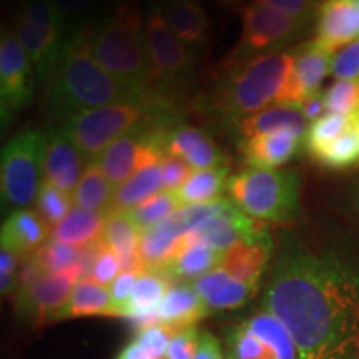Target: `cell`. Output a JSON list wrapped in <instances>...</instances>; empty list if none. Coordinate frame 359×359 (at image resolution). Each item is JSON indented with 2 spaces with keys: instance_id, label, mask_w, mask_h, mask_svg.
Returning a JSON list of instances; mask_svg holds the SVG:
<instances>
[{
  "instance_id": "cell-13",
  "label": "cell",
  "mask_w": 359,
  "mask_h": 359,
  "mask_svg": "<svg viewBox=\"0 0 359 359\" xmlns=\"http://www.w3.org/2000/svg\"><path fill=\"white\" fill-rule=\"evenodd\" d=\"M196 240L212 246L218 251H226L236 243H253L269 236L266 228L262 223L255 222L250 215L240 210L228 200V203L218 215L201 224L196 231H193Z\"/></svg>"
},
{
  "instance_id": "cell-46",
  "label": "cell",
  "mask_w": 359,
  "mask_h": 359,
  "mask_svg": "<svg viewBox=\"0 0 359 359\" xmlns=\"http://www.w3.org/2000/svg\"><path fill=\"white\" fill-rule=\"evenodd\" d=\"M263 2L288 13L308 29L314 17H316V11L323 0H263Z\"/></svg>"
},
{
  "instance_id": "cell-41",
  "label": "cell",
  "mask_w": 359,
  "mask_h": 359,
  "mask_svg": "<svg viewBox=\"0 0 359 359\" xmlns=\"http://www.w3.org/2000/svg\"><path fill=\"white\" fill-rule=\"evenodd\" d=\"M173 327L155 323V325L142 327L137 336V343L151 359H167V353L175 334Z\"/></svg>"
},
{
  "instance_id": "cell-39",
  "label": "cell",
  "mask_w": 359,
  "mask_h": 359,
  "mask_svg": "<svg viewBox=\"0 0 359 359\" xmlns=\"http://www.w3.org/2000/svg\"><path fill=\"white\" fill-rule=\"evenodd\" d=\"M72 203L74 196L69 193L62 191L48 182L42 183L37 196V213L52 230L70 213Z\"/></svg>"
},
{
  "instance_id": "cell-42",
  "label": "cell",
  "mask_w": 359,
  "mask_h": 359,
  "mask_svg": "<svg viewBox=\"0 0 359 359\" xmlns=\"http://www.w3.org/2000/svg\"><path fill=\"white\" fill-rule=\"evenodd\" d=\"M120 273H122V264H120L118 257L102 240L100 250H98L95 262H93L92 269H90L88 278L102 286H111V283L116 280Z\"/></svg>"
},
{
  "instance_id": "cell-54",
  "label": "cell",
  "mask_w": 359,
  "mask_h": 359,
  "mask_svg": "<svg viewBox=\"0 0 359 359\" xmlns=\"http://www.w3.org/2000/svg\"><path fill=\"white\" fill-rule=\"evenodd\" d=\"M238 2H246V0H238Z\"/></svg>"
},
{
  "instance_id": "cell-1",
  "label": "cell",
  "mask_w": 359,
  "mask_h": 359,
  "mask_svg": "<svg viewBox=\"0 0 359 359\" xmlns=\"http://www.w3.org/2000/svg\"><path fill=\"white\" fill-rule=\"evenodd\" d=\"M298 359H359V269L333 255L285 250L263 296Z\"/></svg>"
},
{
  "instance_id": "cell-52",
  "label": "cell",
  "mask_w": 359,
  "mask_h": 359,
  "mask_svg": "<svg viewBox=\"0 0 359 359\" xmlns=\"http://www.w3.org/2000/svg\"><path fill=\"white\" fill-rule=\"evenodd\" d=\"M118 359H151L148 354L140 348V344L137 341H133L132 344H128L127 348L123 349L122 354H120Z\"/></svg>"
},
{
  "instance_id": "cell-40",
  "label": "cell",
  "mask_w": 359,
  "mask_h": 359,
  "mask_svg": "<svg viewBox=\"0 0 359 359\" xmlns=\"http://www.w3.org/2000/svg\"><path fill=\"white\" fill-rule=\"evenodd\" d=\"M326 114L359 115V80H336L325 92Z\"/></svg>"
},
{
  "instance_id": "cell-8",
  "label": "cell",
  "mask_w": 359,
  "mask_h": 359,
  "mask_svg": "<svg viewBox=\"0 0 359 359\" xmlns=\"http://www.w3.org/2000/svg\"><path fill=\"white\" fill-rule=\"evenodd\" d=\"M240 13L243 22L240 40L224 60V67L264 53L281 52L280 48L286 47L306 30V27L288 13L268 6L263 0H253L248 6L241 7Z\"/></svg>"
},
{
  "instance_id": "cell-19",
  "label": "cell",
  "mask_w": 359,
  "mask_h": 359,
  "mask_svg": "<svg viewBox=\"0 0 359 359\" xmlns=\"http://www.w3.org/2000/svg\"><path fill=\"white\" fill-rule=\"evenodd\" d=\"M160 7L180 42L191 53L203 50L210 39V20L200 0H163Z\"/></svg>"
},
{
  "instance_id": "cell-21",
  "label": "cell",
  "mask_w": 359,
  "mask_h": 359,
  "mask_svg": "<svg viewBox=\"0 0 359 359\" xmlns=\"http://www.w3.org/2000/svg\"><path fill=\"white\" fill-rule=\"evenodd\" d=\"M50 226L32 210H17L2 224V248L15 251L22 258L32 257L43 243L50 240Z\"/></svg>"
},
{
  "instance_id": "cell-44",
  "label": "cell",
  "mask_w": 359,
  "mask_h": 359,
  "mask_svg": "<svg viewBox=\"0 0 359 359\" xmlns=\"http://www.w3.org/2000/svg\"><path fill=\"white\" fill-rule=\"evenodd\" d=\"M200 334L201 333L196 326L175 331L167 353V359H195L196 351H198Z\"/></svg>"
},
{
  "instance_id": "cell-15",
  "label": "cell",
  "mask_w": 359,
  "mask_h": 359,
  "mask_svg": "<svg viewBox=\"0 0 359 359\" xmlns=\"http://www.w3.org/2000/svg\"><path fill=\"white\" fill-rule=\"evenodd\" d=\"M85 156L64 130H55L47 137L43 156V182L52 183L74 196L85 172Z\"/></svg>"
},
{
  "instance_id": "cell-31",
  "label": "cell",
  "mask_w": 359,
  "mask_h": 359,
  "mask_svg": "<svg viewBox=\"0 0 359 359\" xmlns=\"http://www.w3.org/2000/svg\"><path fill=\"white\" fill-rule=\"evenodd\" d=\"M293 75L299 82V85H302L304 95L309 98L314 93L321 92V83L326 79V75L331 72L334 55L320 47L316 43V40L303 43L302 47L293 50Z\"/></svg>"
},
{
  "instance_id": "cell-11",
  "label": "cell",
  "mask_w": 359,
  "mask_h": 359,
  "mask_svg": "<svg viewBox=\"0 0 359 359\" xmlns=\"http://www.w3.org/2000/svg\"><path fill=\"white\" fill-rule=\"evenodd\" d=\"M32 67L17 35L4 30L0 39V115L4 125L34 95Z\"/></svg>"
},
{
  "instance_id": "cell-10",
  "label": "cell",
  "mask_w": 359,
  "mask_h": 359,
  "mask_svg": "<svg viewBox=\"0 0 359 359\" xmlns=\"http://www.w3.org/2000/svg\"><path fill=\"white\" fill-rule=\"evenodd\" d=\"M145 42L150 85H180L193 70L191 52L172 32L158 4L151 6L145 20Z\"/></svg>"
},
{
  "instance_id": "cell-23",
  "label": "cell",
  "mask_w": 359,
  "mask_h": 359,
  "mask_svg": "<svg viewBox=\"0 0 359 359\" xmlns=\"http://www.w3.org/2000/svg\"><path fill=\"white\" fill-rule=\"evenodd\" d=\"M212 313L206 306L203 298L190 283H177L170 286L167 294L158 306V323L173 330L196 326Z\"/></svg>"
},
{
  "instance_id": "cell-36",
  "label": "cell",
  "mask_w": 359,
  "mask_h": 359,
  "mask_svg": "<svg viewBox=\"0 0 359 359\" xmlns=\"http://www.w3.org/2000/svg\"><path fill=\"white\" fill-rule=\"evenodd\" d=\"M359 122V115L344 116V115H331L326 114L316 122L309 125L306 135H304V147H306L308 155L318 148L327 145L330 142L336 140L349 128Z\"/></svg>"
},
{
  "instance_id": "cell-18",
  "label": "cell",
  "mask_w": 359,
  "mask_h": 359,
  "mask_svg": "<svg viewBox=\"0 0 359 359\" xmlns=\"http://www.w3.org/2000/svg\"><path fill=\"white\" fill-rule=\"evenodd\" d=\"M165 151L182 156L195 170H208L224 165V155L212 137L203 130L178 125L165 138Z\"/></svg>"
},
{
  "instance_id": "cell-14",
  "label": "cell",
  "mask_w": 359,
  "mask_h": 359,
  "mask_svg": "<svg viewBox=\"0 0 359 359\" xmlns=\"http://www.w3.org/2000/svg\"><path fill=\"white\" fill-rule=\"evenodd\" d=\"M316 43L330 53L359 39L358 0H323L314 17Z\"/></svg>"
},
{
  "instance_id": "cell-29",
  "label": "cell",
  "mask_w": 359,
  "mask_h": 359,
  "mask_svg": "<svg viewBox=\"0 0 359 359\" xmlns=\"http://www.w3.org/2000/svg\"><path fill=\"white\" fill-rule=\"evenodd\" d=\"M109 215L110 213L107 212H88V210L75 206L53 228L50 238L62 243L77 246V248H85L100 240Z\"/></svg>"
},
{
  "instance_id": "cell-28",
  "label": "cell",
  "mask_w": 359,
  "mask_h": 359,
  "mask_svg": "<svg viewBox=\"0 0 359 359\" xmlns=\"http://www.w3.org/2000/svg\"><path fill=\"white\" fill-rule=\"evenodd\" d=\"M161 190H165L161 161L160 163H148L122 185L115 187L110 213L130 212Z\"/></svg>"
},
{
  "instance_id": "cell-12",
  "label": "cell",
  "mask_w": 359,
  "mask_h": 359,
  "mask_svg": "<svg viewBox=\"0 0 359 359\" xmlns=\"http://www.w3.org/2000/svg\"><path fill=\"white\" fill-rule=\"evenodd\" d=\"M80 280H83L82 264L64 273L42 275L30 286L17 291L19 309L34 321L45 323L47 320H55Z\"/></svg>"
},
{
  "instance_id": "cell-27",
  "label": "cell",
  "mask_w": 359,
  "mask_h": 359,
  "mask_svg": "<svg viewBox=\"0 0 359 359\" xmlns=\"http://www.w3.org/2000/svg\"><path fill=\"white\" fill-rule=\"evenodd\" d=\"M308 128L309 122L304 118L302 109L285 105L268 107L258 114L246 116L236 125V132L240 133L241 140H250L259 135L280 132V130H290L304 137Z\"/></svg>"
},
{
  "instance_id": "cell-5",
  "label": "cell",
  "mask_w": 359,
  "mask_h": 359,
  "mask_svg": "<svg viewBox=\"0 0 359 359\" xmlns=\"http://www.w3.org/2000/svg\"><path fill=\"white\" fill-rule=\"evenodd\" d=\"M302 180L296 170L248 168L228 180L226 191L251 218L288 223L299 213Z\"/></svg>"
},
{
  "instance_id": "cell-37",
  "label": "cell",
  "mask_w": 359,
  "mask_h": 359,
  "mask_svg": "<svg viewBox=\"0 0 359 359\" xmlns=\"http://www.w3.org/2000/svg\"><path fill=\"white\" fill-rule=\"evenodd\" d=\"M34 257L39 262L45 275H53V273H64L67 269L80 264L82 248L62 243V241L50 238L47 243H43L35 251Z\"/></svg>"
},
{
  "instance_id": "cell-16",
  "label": "cell",
  "mask_w": 359,
  "mask_h": 359,
  "mask_svg": "<svg viewBox=\"0 0 359 359\" xmlns=\"http://www.w3.org/2000/svg\"><path fill=\"white\" fill-rule=\"evenodd\" d=\"M224 251H218L212 246L201 243L193 233H187L175 245L172 257L160 269L172 281L187 283L190 280L208 275L219 268Z\"/></svg>"
},
{
  "instance_id": "cell-51",
  "label": "cell",
  "mask_w": 359,
  "mask_h": 359,
  "mask_svg": "<svg viewBox=\"0 0 359 359\" xmlns=\"http://www.w3.org/2000/svg\"><path fill=\"white\" fill-rule=\"evenodd\" d=\"M303 111L304 118L308 120L309 125L316 122L318 118H321L323 115H326V103H325V92H318L308 98L306 102L299 107Z\"/></svg>"
},
{
  "instance_id": "cell-35",
  "label": "cell",
  "mask_w": 359,
  "mask_h": 359,
  "mask_svg": "<svg viewBox=\"0 0 359 359\" xmlns=\"http://www.w3.org/2000/svg\"><path fill=\"white\" fill-rule=\"evenodd\" d=\"M180 208H182V205H180L175 191L161 190L138 205L137 208L130 210L128 215L132 217L133 223L137 224L140 233H143L150 230L155 224L161 223L163 219H167L168 217H172Z\"/></svg>"
},
{
  "instance_id": "cell-33",
  "label": "cell",
  "mask_w": 359,
  "mask_h": 359,
  "mask_svg": "<svg viewBox=\"0 0 359 359\" xmlns=\"http://www.w3.org/2000/svg\"><path fill=\"white\" fill-rule=\"evenodd\" d=\"M114 191V185L105 177V173L102 172V168L98 167L97 160H92L85 167L77 190L74 191V203L79 208L88 210V212L110 213Z\"/></svg>"
},
{
  "instance_id": "cell-34",
  "label": "cell",
  "mask_w": 359,
  "mask_h": 359,
  "mask_svg": "<svg viewBox=\"0 0 359 359\" xmlns=\"http://www.w3.org/2000/svg\"><path fill=\"white\" fill-rule=\"evenodd\" d=\"M309 156L327 170H349L359 165V122L327 145L318 148Z\"/></svg>"
},
{
  "instance_id": "cell-20",
  "label": "cell",
  "mask_w": 359,
  "mask_h": 359,
  "mask_svg": "<svg viewBox=\"0 0 359 359\" xmlns=\"http://www.w3.org/2000/svg\"><path fill=\"white\" fill-rule=\"evenodd\" d=\"M15 35L32 62L40 82L50 80L67 39L40 29L22 17H17Z\"/></svg>"
},
{
  "instance_id": "cell-24",
  "label": "cell",
  "mask_w": 359,
  "mask_h": 359,
  "mask_svg": "<svg viewBox=\"0 0 359 359\" xmlns=\"http://www.w3.org/2000/svg\"><path fill=\"white\" fill-rule=\"evenodd\" d=\"M140 230L133 223L128 212L110 213L107 218L102 240L116 253L122 264V271H145V264L140 255Z\"/></svg>"
},
{
  "instance_id": "cell-47",
  "label": "cell",
  "mask_w": 359,
  "mask_h": 359,
  "mask_svg": "<svg viewBox=\"0 0 359 359\" xmlns=\"http://www.w3.org/2000/svg\"><path fill=\"white\" fill-rule=\"evenodd\" d=\"M53 2L64 15L67 27L72 24L75 25L74 30H79L87 27V19L95 8L97 0H53Z\"/></svg>"
},
{
  "instance_id": "cell-26",
  "label": "cell",
  "mask_w": 359,
  "mask_h": 359,
  "mask_svg": "<svg viewBox=\"0 0 359 359\" xmlns=\"http://www.w3.org/2000/svg\"><path fill=\"white\" fill-rule=\"evenodd\" d=\"M271 236L259 241H253V243H248V241L236 243L230 250L224 251L219 268L230 273L231 276L238 278V280L258 288L259 280H262L264 269H266L269 263V258H271Z\"/></svg>"
},
{
  "instance_id": "cell-3",
  "label": "cell",
  "mask_w": 359,
  "mask_h": 359,
  "mask_svg": "<svg viewBox=\"0 0 359 359\" xmlns=\"http://www.w3.org/2000/svg\"><path fill=\"white\" fill-rule=\"evenodd\" d=\"M294 67L293 52H271L226 65V74L215 87L212 105L226 123L236 125L246 116L276 103Z\"/></svg>"
},
{
  "instance_id": "cell-17",
  "label": "cell",
  "mask_w": 359,
  "mask_h": 359,
  "mask_svg": "<svg viewBox=\"0 0 359 359\" xmlns=\"http://www.w3.org/2000/svg\"><path fill=\"white\" fill-rule=\"evenodd\" d=\"M303 143V135L280 130L250 140H241L238 148L248 168H280L294 158Z\"/></svg>"
},
{
  "instance_id": "cell-6",
  "label": "cell",
  "mask_w": 359,
  "mask_h": 359,
  "mask_svg": "<svg viewBox=\"0 0 359 359\" xmlns=\"http://www.w3.org/2000/svg\"><path fill=\"white\" fill-rule=\"evenodd\" d=\"M163 98L150 95L140 100H130L98 109L83 110L64 118L62 130L88 161L97 160L120 137L132 132L156 111L165 109Z\"/></svg>"
},
{
  "instance_id": "cell-7",
  "label": "cell",
  "mask_w": 359,
  "mask_h": 359,
  "mask_svg": "<svg viewBox=\"0 0 359 359\" xmlns=\"http://www.w3.org/2000/svg\"><path fill=\"white\" fill-rule=\"evenodd\" d=\"M47 137L40 130L19 132L7 142L0 160L2 203L12 212L24 210L37 200L43 182V156Z\"/></svg>"
},
{
  "instance_id": "cell-53",
  "label": "cell",
  "mask_w": 359,
  "mask_h": 359,
  "mask_svg": "<svg viewBox=\"0 0 359 359\" xmlns=\"http://www.w3.org/2000/svg\"><path fill=\"white\" fill-rule=\"evenodd\" d=\"M218 4H224V6H231V4H236L238 0H215Z\"/></svg>"
},
{
  "instance_id": "cell-55",
  "label": "cell",
  "mask_w": 359,
  "mask_h": 359,
  "mask_svg": "<svg viewBox=\"0 0 359 359\" xmlns=\"http://www.w3.org/2000/svg\"><path fill=\"white\" fill-rule=\"evenodd\" d=\"M358 2H359V0H358Z\"/></svg>"
},
{
  "instance_id": "cell-25",
  "label": "cell",
  "mask_w": 359,
  "mask_h": 359,
  "mask_svg": "<svg viewBox=\"0 0 359 359\" xmlns=\"http://www.w3.org/2000/svg\"><path fill=\"white\" fill-rule=\"evenodd\" d=\"M172 283L168 276L160 271L147 269L140 273L132 298L123 311V318L137 323L140 330L158 323V306Z\"/></svg>"
},
{
  "instance_id": "cell-9",
  "label": "cell",
  "mask_w": 359,
  "mask_h": 359,
  "mask_svg": "<svg viewBox=\"0 0 359 359\" xmlns=\"http://www.w3.org/2000/svg\"><path fill=\"white\" fill-rule=\"evenodd\" d=\"M226 359H298L288 327L266 309L230 327L224 334Z\"/></svg>"
},
{
  "instance_id": "cell-32",
  "label": "cell",
  "mask_w": 359,
  "mask_h": 359,
  "mask_svg": "<svg viewBox=\"0 0 359 359\" xmlns=\"http://www.w3.org/2000/svg\"><path fill=\"white\" fill-rule=\"evenodd\" d=\"M228 180V167L195 170L191 177L178 190H175V195L182 206L212 203L222 200Z\"/></svg>"
},
{
  "instance_id": "cell-22",
  "label": "cell",
  "mask_w": 359,
  "mask_h": 359,
  "mask_svg": "<svg viewBox=\"0 0 359 359\" xmlns=\"http://www.w3.org/2000/svg\"><path fill=\"white\" fill-rule=\"evenodd\" d=\"M196 291L210 311H223V309L241 308L257 294L258 288L248 283L238 280L222 268H217L208 275L198 278L193 283Z\"/></svg>"
},
{
  "instance_id": "cell-4",
  "label": "cell",
  "mask_w": 359,
  "mask_h": 359,
  "mask_svg": "<svg viewBox=\"0 0 359 359\" xmlns=\"http://www.w3.org/2000/svg\"><path fill=\"white\" fill-rule=\"evenodd\" d=\"M93 53L103 69L138 97L151 93L145 24L130 0H120L93 29Z\"/></svg>"
},
{
  "instance_id": "cell-2",
  "label": "cell",
  "mask_w": 359,
  "mask_h": 359,
  "mask_svg": "<svg viewBox=\"0 0 359 359\" xmlns=\"http://www.w3.org/2000/svg\"><path fill=\"white\" fill-rule=\"evenodd\" d=\"M50 80V103L64 118L110 103L145 98L135 95L103 69L93 53L90 27L74 30L67 37Z\"/></svg>"
},
{
  "instance_id": "cell-38",
  "label": "cell",
  "mask_w": 359,
  "mask_h": 359,
  "mask_svg": "<svg viewBox=\"0 0 359 359\" xmlns=\"http://www.w3.org/2000/svg\"><path fill=\"white\" fill-rule=\"evenodd\" d=\"M19 17L60 37H69L65 35L67 22L53 0H24Z\"/></svg>"
},
{
  "instance_id": "cell-45",
  "label": "cell",
  "mask_w": 359,
  "mask_h": 359,
  "mask_svg": "<svg viewBox=\"0 0 359 359\" xmlns=\"http://www.w3.org/2000/svg\"><path fill=\"white\" fill-rule=\"evenodd\" d=\"M193 172H195V168L187 160H183L182 156L167 154L161 160V175H163L165 190H178L191 177Z\"/></svg>"
},
{
  "instance_id": "cell-43",
  "label": "cell",
  "mask_w": 359,
  "mask_h": 359,
  "mask_svg": "<svg viewBox=\"0 0 359 359\" xmlns=\"http://www.w3.org/2000/svg\"><path fill=\"white\" fill-rule=\"evenodd\" d=\"M331 74L338 80H359V39L334 53Z\"/></svg>"
},
{
  "instance_id": "cell-49",
  "label": "cell",
  "mask_w": 359,
  "mask_h": 359,
  "mask_svg": "<svg viewBox=\"0 0 359 359\" xmlns=\"http://www.w3.org/2000/svg\"><path fill=\"white\" fill-rule=\"evenodd\" d=\"M20 259L15 251L2 248L0 251V288L2 294H11L17 290V275H19Z\"/></svg>"
},
{
  "instance_id": "cell-30",
  "label": "cell",
  "mask_w": 359,
  "mask_h": 359,
  "mask_svg": "<svg viewBox=\"0 0 359 359\" xmlns=\"http://www.w3.org/2000/svg\"><path fill=\"white\" fill-rule=\"evenodd\" d=\"M80 316H116L110 290L90 280V278L80 280L72 291L69 302L55 316V320Z\"/></svg>"
},
{
  "instance_id": "cell-48",
  "label": "cell",
  "mask_w": 359,
  "mask_h": 359,
  "mask_svg": "<svg viewBox=\"0 0 359 359\" xmlns=\"http://www.w3.org/2000/svg\"><path fill=\"white\" fill-rule=\"evenodd\" d=\"M138 276L140 273H130V271H122L116 280L111 283L110 293H111V302H114V306L116 309V316H123L125 308L132 298L135 286H137Z\"/></svg>"
},
{
  "instance_id": "cell-50",
  "label": "cell",
  "mask_w": 359,
  "mask_h": 359,
  "mask_svg": "<svg viewBox=\"0 0 359 359\" xmlns=\"http://www.w3.org/2000/svg\"><path fill=\"white\" fill-rule=\"evenodd\" d=\"M195 359H226L217 336L208 333V331L200 334L198 351H196Z\"/></svg>"
}]
</instances>
